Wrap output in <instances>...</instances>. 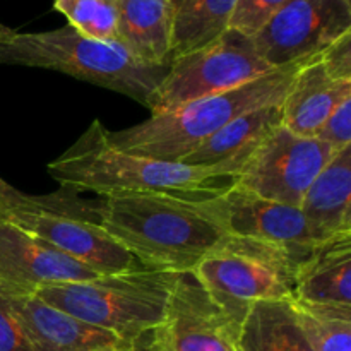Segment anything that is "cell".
I'll return each instance as SVG.
<instances>
[{
	"label": "cell",
	"instance_id": "277c9868",
	"mask_svg": "<svg viewBox=\"0 0 351 351\" xmlns=\"http://www.w3.org/2000/svg\"><path fill=\"white\" fill-rule=\"evenodd\" d=\"M304 62L285 65L230 91L204 96L168 112L149 115L144 122L127 129H106V139L125 153L180 163L182 158L237 117L283 101L295 72Z\"/></svg>",
	"mask_w": 351,
	"mask_h": 351
},
{
	"label": "cell",
	"instance_id": "603a6c76",
	"mask_svg": "<svg viewBox=\"0 0 351 351\" xmlns=\"http://www.w3.org/2000/svg\"><path fill=\"white\" fill-rule=\"evenodd\" d=\"M53 9L64 14L69 26L98 41H119L117 0H55Z\"/></svg>",
	"mask_w": 351,
	"mask_h": 351
},
{
	"label": "cell",
	"instance_id": "8992f818",
	"mask_svg": "<svg viewBox=\"0 0 351 351\" xmlns=\"http://www.w3.org/2000/svg\"><path fill=\"white\" fill-rule=\"evenodd\" d=\"M308 250L225 235L192 269L223 304L247 311L264 300H293L298 264Z\"/></svg>",
	"mask_w": 351,
	"mask_h": 351
},
{
	"label": "cell",
	"instance_id": "83f0119b",
	"mask_svg": "<svg viewBox=\"0 0 351 351\" xmlns=\"http://www.w3.org/2000/svg\"><path fill=\"white\" fill-rule=\"evenodd\" d=\"M38 204H40V195L24 194L0 177V218H9L14 213L33 209Z\"/></svg>",
	"mask_w": 351,
	"mask_h": 351
},
{
	"label": "cell",
	"instance_id": "ffe728a7",
	"mask_svg": "<svg viewBox=\"0 0 351 351\" xmlns=\"http://www.w3.org/2000/svg\"><path fill=\"white\" fill-rule=\"evenodd\" d=\"M239 351H314L291 300L250 304L239 335Z\"/></svg>",
	"mask_w": 351,
	"mask_h": 351
},
{
	"label": "cell",
	"instance_id": "3957f363",
	"mask_svg": "<svg viewBox=\"0 0 351 351\" xmlns=\"http://www.w3.org/2000/svg\"><path fill=\"white\" fill-rule=\"evenodd\" d=\"M0 65L62 72L110 89L151 110L170 65L141 62L117 41H98L72 26L23 33L0 23Z\"/></svg>",
	"mask_w": 351,
	"mask_h": 351
},
{
	"label": "cell",
	"instance_id": "2e32d148",
	"mask_svg": "<svg viewBox=\"0 0 351 351\" xmlns=\"http://www.w3.org/2000/svg\"><path fill=\"white\" fill-rule=\"evenodd\" d=\"M351 96V81H336L326 72L319 55L295 72L281 101V123L298 136L314 137L332 110Z\"/></svg>",
	"mask_w": 351,
	"mask_h": 351
},
{
	"label": "cell",
	"instance_id": "cb8c5ba5",
	"mask_svg": "<svg viewBox=\"0 0 351 351\" xmlns=\"http://www.w3.org/2000/svg\"><path fill=\"white\" fill-rule=\"evenodd\" d=\"M288 0H237L230 29L254 38Z\"/></svg>",
	"mask_w": 351,
	"mask_h": 351
},
{
	"label": "cell",
	"instance_id": "d6986e66",
	"mask_svg": "<svg viewBox=\"0 0 351 351\" xmlns=\"http://www.w3.org/2000/svg\"><path fill=\"white\" fill-rule=\"evenodd\" d=\"M295 298L351 305V232L319 242L300 261Z\"/></svg>",
	"mask_w": 351,
	"mask_h": 351
},
{
	"label": "cell",
	"instance_id": "44dd1931",
	"mask_svg": "<svg viewBox=\"0 0 351 351\" xmlns=\"http://www.w3.org/2000/svg\"><path fill=\"white\" fill-rule=\"evenodd\" d=\"M237 0H182L171 38V60L206 47L230 27Z\"/></svg>",
	"mask_w": 351,
	"mask_h": 351
},
{
	"label": "cell",
	"instance_id": "6da1fadb",
	"mask_svg": "<svg viewBox=\"0 0 351 351\" xmlns=\"http://www.w3.org/2000/svg\"><path fill=\"white\" fill-rule=\"evenodd\" d=\"M89 219L153 271H192L226 235L202 197L170 192L99 195L89 202Z\"/></svg>",
	"mask_w": 351,
	"mask_h": 351
},
{
	"label": "cell",
	"instance_id": "9a60e30c",
	"mask_svg": "<svg viewBox=\"0 0 351 351\" xmlns=\"http://www.w3.org/2000/svg\"><path fill=\"white\" fill-rule=\"evenodd\" d=\"M281 103L252 110L219 129L182 158L189 167L216 168L239 177L247 161L273 129L281 125Z\"/></svg>",
	"mask_w": 351,
	"mask_h": 351
},
{
	"label": "cell",
	"instance_id": "7a4b0ae2",
	"mask_svg": "<svg viewBox=\"0 0 351 351\" xmlns=\"http://www.w3.org/2000/svg\"><path fill=\"white\" fill-rule=\"evenodd\" d=\"M48 173L62 189L98 195L123 192H170L204 197L230 187L237 177L216 168L137 156L112 146L98 119L69 149L48 163Z\"/></svg>",
	"mask_w": 351,
	"mask_h": 351
},
{
	"label": "cell",
	"instance_id": "7c38bea8",
	"mask_svg": "<svg viewBox=\"0 0 351 351\" xmlns=\"http://www.w3.org/2000/svg\"><path fill=\"white\" fill-rule=\"evenodd\" d=\"M209 215L226 235L274 242L297 250H311L315 240L300 208L269 201L232 184L202 197Z\"/></svg>",
	"mask_w": 351,
	"mask_h": 351
},
{
	"label": "cell",
	"instance_id": "ac0fdd59",
	"mask_svg": "<svg viewBox=\"0 0 351 351\" xmlns=\"http://www.w3.org/2000/svg\"><path fill=\"white\" fill-rule=\"evenodd\" d=\"M119 41L151 65H170L177 7L171 0H117Z\"/></svg>",
	"mask_w": 351,
	"mask_h": 351
},
{
	"label": "cell",
	"instance_id": "30bf717a",
	"mask_svg": "<svg viewBox=\"0 0 351 351\" xmlns=\"http://www.w3.org/2000/svg\"><path fill=\"white\" fill-rule=\"evenodd\" d=\"M336 153L322 141L298 136L281 123L257 147L233 184L269 201L300 208L305 192Z\"/></svg>",
	"mask_w": 351,
	"mask_h": 351
},
{
	"label": "cell",
	"instance_id": "e0dca14e",
	"mask_svg": "<svg viewBox=\"0 0 351 351\" xmlns=\"http://www.w3.org/2000/svg\"><path fill=\"white\" fill-rule=\"evenodd\" d=\"M300 211L315 243L351 232V146L322 168L305 192Z\"/></svg>",
	"mask_w": 351,
	"mask_h": 351
},
{
	"label": "cell",
	"instance_id": "d4e9b609",
	"mask_svg": "<svg viewBox=\"0 0 351 351\" xmlns=\"http://www.w3.org/2000/svg\"><path fill=\"white\" fill-rule=\"evenodd\" d=\"M314 137L331 146L335 151L351 146V96L343 99L332 110Z\"/></svg>",
	"mask_w": 351,
	"mask_h": 351
},
{
	"label": "cell",
	"instance_id": "9c48e42d",
	"mask_svg": "<svg viewBox=\"0 0 351 351\" xmlns=\"http://www.w3.org/2000/svg\"><path fill=\"white\" fill-rule=\"evenodd\" d=\"M88 208L89 202H79L74 192L62 189L58 194L40 195L36 208L17 211L5 219L84 264L99 276L146 269L125 247L89 219Z\"/></svg>",
	"mask_w": 351,
	"mask_h": 351
},
{
	"label": "cell",
	"instance_id": "f546056e",
	"mask_svg": "<svg viewBox=\"0 0 351 351\" xmlns=\"http://www.w3.org/2000/svg\"><path fill=\"white\" fill-rule=\"evenodd\" d=\"M171 2H173L175 7H178V5H180V3H182V0H171Z\"/></svg>",
	"mask_w": 351,
	"mask_h": 351
},
{
	"label": "cell",
	"instance_id": "52a82bcc",
	"mask_svg": "<svg viewBox=\"0 0 351 351\" xmlns=\"http://www.w3.org/2000/svg\"><path fill=\"white\" fill-rule=\"evenodd\" d=\"M245 312L223 304L192 271L178 273L163 319L134 351H239Z\"/></svg>",
	"mask_w": 351,
	"mask_h": 351
},
{
	"label": "cell",
	"instance_id": "f1b7e54d",
	"mask_svg": "<svg viewBox=\"0 0 351 351\" xmlns=\"http://www.w3.org/2000/svg\"><path fill=\"white\" fill-rule=\"evenodd\" d=\"M95 351H134V346L130 343H119V345L106 346V348H99Z\"/></svg>",
	"mask_w": 351,
	"mask_h": 351
},
{
	"label": "cell",
	"instance_id": "4316f807",
	"mask_svg": "<svg viewBox=\"0 0 351 351\" xmlns=\"http://www.w3.org/2000/svg\"><path fill=\"white\" fill-rule=\"evenodd\" d=\"M0 351H33L2 291H0Z\"/></svg>",
	"mask_w": 351,
	"mask_h": 351
},
{
	"label": "cell",
	"instance_id": "5bb4252c",
	"mask_svg": "<svg viewBox=\"0 0 351 351\" xmlns=\"http://www.w3.org/2000/svg\"><path fill=\"white\" fill-rule=\"evenodd\" d=\"M2 293L33 351H95L125 343L106 329L51 307L34 293Z\"/></svg>",
	"mask_w": 351,
	"mask_h": 351
},
{
	"label": "cell",
	"instance_id": "8fae6325",
	"mask_svg": "<svg viewBox=\"0 0 351 351\" xmlns=\"http://www.w3.org/2000/svg\"><path fill=\"white\" fill-rule=\"evenodd\" d=\"M351 31V0H288L252 38L274 69L315 57Z\"/></svg>",
	"mask_w": 351,
	"mask_h": 351
},
{
	"label": "cell",
	"instance_id": "4fadbf2b",
	"mask_svg": "<svg viewBox=\"0 0 351 351\" xmlns=\"http://www.w3.org/2000/svg\"><path fill=\"white\" fill-rule=\"evenodd\" d=\"M99 276L31 235L5 218H0V290L7 293H36L40 288L74 283Z\"/></svg>",
	"mask_w": 351,
	"mask_h": 351
},
{
	"label": "cell",
	"instance_id": "7402d4cb",
	"mask_svg": "<svg viewBox=\"0 0 351 351\" xmlns=\"http://www.w3.org/2000/svg\"><path fill=\"white\" fill-rule=\"evenodd\" d=\"M293 308L314 351H351V305L293 298Z\"/></svg>",
	"mask_w": 351,
	"mask_h": 351
},
{
	"label": "cell",
	"instance_id": "ba28073f",
	"mask_svg": "<svg viewBox=\"0 0 351 351\" xmlns=\"http://www.w3.org/2000/svg\"><path fill=\"white\" fill-rule=\"evenodd\" d=\"M276 71L263 60L252 38L226 29L199 50L173 58L154 95L151 115L204 96L230 91Z\"/></svg>",
	"mask_w": 351,
	"mask_h": 351
},
{
	"label": "cell",
	"instance_id": "5b68a950",
	"mask_svg": "<svg viewBox=\"0 0 351 351\" xmlns=\"http://www.w3.org/2000/svg\"><path fill=\"white\" fill-rule=\"evenodd\" d=\"M178 273L137 269L93 280L40 288L36 297L51 307L130 343L156 328L165 315Z\"/></svg>",
	"mask_w": 351,
	"mask_h": 351
},
{
	"label": "cell",
	"instance_id": "484cf974",
	"mask_svg": "<svg viewBox=\"0 0 351 351\" xmlns=\"http://www.w3.org/2000/svg\"><path fill=\"white\" fill-rule=\"evenodd\" d=\"M326 72L336 81H351V31L319 53Z\"/></svg>",
	"mask_w": 351,
	"mask_h": 351
}]
</instances>
